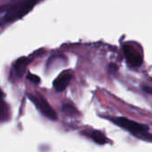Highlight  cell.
<instances>
[{"label":"cell","instance_id":"obj_1","mask_svg":"<svg viewBox=\"0 0 152 152\" xmlns=\"http://www.w3.org/2000/svg\"><path fill=\"white\" fill-rule=\"evenodd\" d=\"M37 2L38 0H26V1L15 5L6 6L7 8L6 9L7 15H5L4 20L6 22H10L23 17L33 8V7L36 5Z\"/></svg>","mask_w":152,"mask_h":152},{"label":"cell","instance_id":"obj_2","mask_svg":"<svg viewBox=\"0 0 152 152\" xmlns=\"http://www.w3.org/2000/svg\"><path fill=\"white\" fill-rule=\"evenodd\" d=\"M110 120L115 123V124H117L118 126H120L121 128L130 132L131 133H132L133 135H136L138 137H140V135L148 132V126L136 123L134 121L129 120L125 117H115V118H110Z\"/></svg>","mask_w":152,"mask_h":152},{"label":"cell","instance_id":"obj_3","mask_svg":"<svg viewBox=\"0 0 152 152\" xmlns=\"http://www.w3.org/2000/svg\"><path fill=\"white\" fill-rule=\"evenodd\" d=\"M30 99L35 104L37 108L48 118L51 120H56L57 115L55 110L51 107L48 102L40 95H29Z\"/></svg>","mask_w":152,"mask_h":152},{"label":"cell","instance_id":"obj_4","mask_svg":"<svg viewBox=\"0 0 152 152\" xmlns=\"http://www.w3.org/2000/svg\"><path fill=\"white\" fill-rule=\"evenodd\" d=\"M124 53L127 63L133 67H139L142 64V57L140 53H138L132 47L124 46Z\"/></svg>","mask_w":152,"mask_h":152},{"label":"cell","instance_id":"obj_5","mask_svg":"<svg viewBox=\"0 0 152 152\" xmlns=\"http://www.w3.org/2000/svg\"><path fill=\"white\" fill-rule=\"evenodd\" d=\"M71 79H72L71 73H69V72H64V73H62L60 76H58V77L56 79V81L54 82L55 89L57 91H63L64 90H65V88L70 83Z\"/></svg>","mask_w":152,"mask_h":152},{"label":"cell","instance_id":"obj_6","mask_svg":"<svg viewBox=\"0 0 152 152\" xmlns=\"http://www.w3.org/2000/svg\"><path fill=\"white\" fill-rule=\"evenodd\" d=\"M29 62H30V60L28 58H25V57L20 58L16 62L15 68V71H16V72H17L18 75L22 76L25 72V70L27 68V65H28Z\"/></svg>","mask_w":152,"mask_h":152},{"label":"cell","instance_id":"obj_7","mask_svg":"<svg viewBox=\"0 0 152 152\" xmlns=\"http://www.w3.org/2000/svg\"><path fill=\"white\" fill-rule=\"evenodd\" d=\"M90 136L98 144L103 145V144H105V143L107 142V139L106 138V136L101 132H99V131H92L90 133Z\"/></svg>","mask_w":152,"mask_h":152},{"label":"cell","instance_id":"obj_8","mask_svg":"<svg viewBox=\"0 0 152 152\" xmlns=\"http://www.w3.org/2000/svg\"><path fill=\"white\" fill-rule=\"evenodd\" d=\"M8 108L6 103L0 98V121H5L8 118Z\"/></svg>","mask_w":152,"mask_h":152},{"label":"cell","instance_id":"obj_9","mask_svg":"<svg viewBox=\"0 0 152 152\" xmlns=\"http://www.w3.org/2000/svg\"><path fill=\"white\" fill-rule=\"evenodd\" d=\"M63 111L64 114H66L67 115H70V116H73V115H78V111L73 106L70 105V104H65L63 106Z\"/></svg>","mask_w":152,"mask_h":152},{"label":"cell","instance_id":"obj_10","mask_svg":"<svg viewBox=\"0 0 152 152\" xmlns=\"http://www.w3.org/2000/svg\"><path fill=\"white\" fill-rule=\"evenodd\" d=\"M28 79L33 83H39V82H40V79L39 76H37L35 74H31V73L28 74Z\"/></svg>","mask_w":152,"mask_h":152},{"label":"cell","instance_id":"obj_11","mask_svg":"<svg viewBox=\"0 0 152 152\" xmlns=\"http://www.w3.org/2000/svg\"><path fill=\"white\" fill-rule=\"evenodd\" d=\"M140 138H141V139H144V140H146L152 141V135L148 134V132H146V133H144V134L140 135Z\"/></svg>","mask_w":152,"mask_h":152},{"label":"cell","instance_id":"obj_12","mask_svg":"<svg viewBox=\"0 0 152 152\" xmlns=\"http://www.w3.org/2000/svg\"><path fill=\"white\" fill-rule=\"evenodd\" d=\"M3 92H2V91L1 90H0V98H3Z\"/></svg>","mask_w":152,"mask_h":152}]
</instances>
